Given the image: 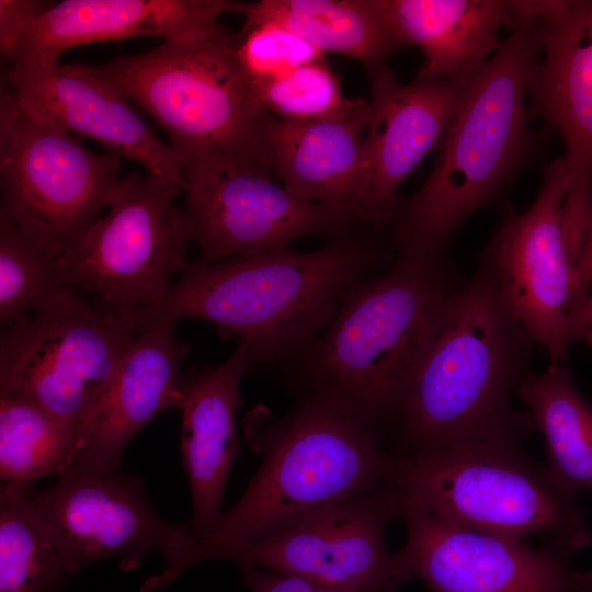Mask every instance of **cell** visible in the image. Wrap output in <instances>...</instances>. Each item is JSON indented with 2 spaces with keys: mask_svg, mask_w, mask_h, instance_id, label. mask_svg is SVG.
<instances>
[{
  "mask_svg": "<svg viewBox=\"0 0 592 592\" xmlns=\"http://www.w3.org/2000/svg\"><path fill=\"white\" fill-rule=\"evenodd\" d=\"M390 254L353 234L312 252L285 248L205 264L191 262L158 306L129 314L135 323L200 319L221 338H239L253 364L301 354L327 328L345 292L389 269Z\"/></svg>",
  "mask_w": 592,
  "mask_h": 592,
  "instance_id": "cell-1",
  "label": "cell"
},
{
  "mask_svg": "<svg viewBox=\"0 0 592 592\" xmlns=\"http://www.w3.org/2000/svg\"><path fill=\"white\" fill-rule=\"evenodd\" d=\"M244 433L263 455L244 492L208 536L147 578L140 592H161L198 562L227 559L311 512L375 486L392 465V455L372 429L314 396L280 418L257 406L246 415Z\"/></svg>",
  "mask_w": 592,
  "mask_h": 592,
  "instance_id": "cell-2",
  "label": "cell"
},
{
  "mask_svg": "<svg viewBox=\"0 0 592 592\" xmlns=\"http://www.w3.org/2000/svg\"><path fill=\"white\" fill-rule=\"evenodd\" d=\"M523 2L513 1L514 22L500 48L465 86L431 173L398 203L396 254L443 259L462 224L498 200L527 162V83L538 43L537 18Z\"/></svg>",
  "mask_w": 592,
  "mask_h": 592,
  "instance_id": "cell-3",
  "label": "cell"
},
{
  "mask_svg": "<svg viewBox=\"0 0 592 592\" xmlns=\"http://www.w3.org/2000/svg\"><path fill=\"white\" fill-rule=\"evenodd\" d=\"M533 339L480 266L458 287L394 418L389 452L407 457L517 439L534 424L510 401L528 371Z\"/></svg>",
  "mask_w": 592,
  "mask_h": 592,
  "instance_id": "cell-4",
  "label": "cell"
},
{
  "mask_svg": "<svg viewBox=\"0 0 592 592\" xmlns=\"http://www.w3.org/2000/svg\"><path fill=\"white\" fill-rule=\"evenodd\" d=\"M445 259L396 254L385 272L345 292L305 355L306 396L372 429L394 420L458 289Z\"/></svg>",
  "mask_w": 592,
  "mask_h": 592,
  "instance_id": "cell-5",
  "label": "cell"
},
{
  "mask_svg": "<svg viewBox=\"0 0 592 592\" xmlns=\"http://www.w3.org/2000/svg\"><path fill=\"white\" fill-rule=\"evenodd\" d=\"M389 478L399 510L418 509L458 528L522 540L538 536L568 556L592 540L576 496L525 455L517 439L392 456Z\"/></svg>",
  "mask_w": 592,
  "mask_h": 592,
  "instance_id": "cell-6",
  "label": "cell"
},
{
  "mask_svg": "<svg viewBox=\"0 0 592 592\" xmlns=\"http://www.w3.org/2000/svg\"><path fill=\"white\" fill-rule=\"evenodd\" d=\"M238 34L163 42L92 66L167 134L182 163L255 150L265 112L236 56Z\"/></svg>",
  "mask_w": 592,
  "mask_h": 592,
  "instance_id": "cell-7",
  "label": "cell"
},
{
  "mask_svg": "<svg viewBox=\"0 0 592 592\" xmlns=\"http://www.w3.org/2000/svg\"><path fill=\"white\" fill-rule=\"evenodd\" d=\"M137 331L127 317L68 289L2 328L0 395L27 399L82 434Z\"/></svg>",
  "mask_w": 592,
  "mask_h": 592,
  "instance_id": "cell-8",
  "label": "cell"
},
{
  "mask_svg": "<svg viewBox=\"0 0 592 592\" xmlns=\"http://www.w3.org/2000/svg\"><path fill=\"white\" fill-rule=\"evenodd\" d=\"M184 191L185 184L151 173L123 178L107 215L60 254L64 283L121 315L161 304L171 277L191 264L183 212L174 204Z\"/></svg>",
  "mask_w": 592,
  "mask_h": 592,
  "instance_id": "cell-9",
  "label": "cell"
},
{
  "mask_svg": "<svg viewBox=\"0 0 592 592\" xmlns=\"http://www.w3.org/2000/svg\"><path fill=\"white\" fill-rule=\"evenodd\" d=\"M182 175L186 232L205 264L289 248L305 236L337 239L358 221L299 198L257 151L191 160L182 163Z\"/></svg>",
  "mask_w": 592,
  "mask_h": 592,
  "instance_id": "cell-10",
  "label": "cell"
},
{
  "mask_svg": "<svg viewBox=\"0 0 592 592\" xmlns=\"http://www.w3.org/2000/svg\"><path fill=\"white\" fill-rule=\"evenodd\" d=\"M33 500L70 577L112 557L132 571L152 550L170 566L197 543L189 524L170 523L155 511L138 475L119 467L73 463L57 482L33 491Z\"/></svg>",
  "mask_w": 592,
  "mask_h": 592,
  "instance_id": "cell-11",
  "label": "cell"
},
{
  "mask_svg": "<svg viewBox=\"0 0 592 592\" xmlns=\"http://www.w3.org/2000/svg\"><path fill=\"white\" fill-rule=\"evenodd\" d=\"M398 514V491L387 476L232 551L227 560L348 592H394L411 579L398 553L386 547V527Z\"/></svg>",
  "mask_w": 592,
  "mask_h": 592,
  "instance_id": "cell-12",
  "label": "cell"
},
{
  "mask_svg": "<svg viewBox=\"0 0 592 592\" xmlns=\"http://www.w3.org/2000/svg\"><path fill=\"white\" fill-rule=\"evenodd\" d=\"M0 135V219L67 249L109 208L123 180L121 158L92 151L69 132L20 111Z\"/></svg>",
  "mask_w": 592,
  "mask_h": 592,
  "instance_id": "cell-13",
  "label": "cell"
},
{
  "mask_svg": "<svg viewBox=\"0 0 592 592\" xmlns=\"http://www.w3.org/2000/svg\"><path fill=\"white\" fill-rule=\"evenodd\" d=\"M569 181L560 156L545 168L532 205L523 213L505 212L480 264L508 310L546 349L551 363H563L571 343L574 260L563 227Z\"/></svg>",
  "mask_w": 592,
  "mask_h": 592,
  "instance_id": "cell-14",
  "label": "cell"
},
{
  "mask_svg": "<svg viewBox=\"0 0 592 592\" xmlns=\"http://www.w3.org/2000/svg\"><path fill=\"white\" fill-rule=\"evenodd\" d=\"M538 56L527 83L530 118L561 137L569 171L563 227L578 257L592 223V0L526 1Z\"/></svg>",
  "mask_w": 592,
  "mask_h": 592,
  "instance_id": "cell-15",
  "label": "cell"
},
{
  "mask_svg": "<svg viewBox=\"0 0 592 592\" xmlns=\"http://www.w3.org/2000/svg\"><path fill=\"white\" fill-rule=\"evenodd\" d=\"M407 539L398 555L431 592H573L580 571L570 556L527 540L448 525L401 508Z\"/></svg>",
  "mask_w": 592,
  "mask_h": 592,
  "instance_id": "cell-16",
  "label": "cell"
},
{
  "mask_svg": "<svg viewBox=\"0 0 592 592\" xmlns=\"http://www.w3.org/2000/svg\"><path fill=\"white\" fill-rule=\"evenodd\" d=\"M29 118L100 143L106 153L140 163L148 173L185 184L181 160L132 102L92 66L11 65L4 76Z\"/></svg>",
  "mask_w": 592,
  "mask_h": 592,
  "instance_id": "cell-17",
  "label": "cell"
},
{
  "mask_svg": "<svg viewBox=\"0 0 592 592\" xmlns=\"http://www.w3.org/2000/svg\"><path fill=\"white\" fill-rule=\"evenodd\" d=\"M368 77L358 214L361 220L378 229L391 224L401 183L440 147L466 84L402 83L387 65L369 71Z\"/></svg>",
  "mask_w": 592,
  "mask_h": 592,
  "instance_id": "cell-18",
  "label": "cell"
},
{
  "mask_svg": "<svg viewBox=\"0 0 592 592\" xmlns=\"http://www.w3.org/2000/svg\"><path fill=\"white\" fill-rule=\"evenodd\" d=\"M228 0H65L24 32L8 59L13 66L52 67L67 50L96 42L161 37L183 42L219 35Z\"/></svg>",
  "mask_w": 592,
  "mask_h": 592,
  "instance_id": "cell-19",
  "label": "cell"
},
{
  "mask_svg": "<svg viewBox=\"0 0 592 592\" xmlns=\"http://www.w3.org/2000/svg\"><path fill=\"white\" fill-rule=\"evenodd\" d=\"M175 325L153 318L137 326L105 399L81 434L72 464L119 467L135 435L161 412L180 407V368L190 344L177 338Z\"/></svg>",
  "mask_w": 592,
  "mask_h": 592,
  "instance_id": "cell-20",
  "label": "cell"
},
{
  "mask_svg": "<svg viewBox=\"0 0 592 592\" xmlns=\"http://www.w3.org/2000/svg\"><path fill=\"white\" fill-rule=\"evenodd\" d=\"M253 366L248 348L239 342L223 364L182 377L180 448L193 502L189 525L197 542L216 528L224 513L223 498L239 452V386Z\"/></svg>",
  "mask_w": 592,
  "mask_h": 592,
  "instance_id": "cell-21",
  "label": "cell"
},
{
  "mask_svg": "<svg viewBox=\"0 0 592 592\" xmlns=\"http://www.w3.org/2000/svg\"><path fill=\"white\" fill-rule=\"evenodd\" d=\"M366 112L367 101L350 113L315 122H288L265 113L258 126L255 150L299 198L361 220Z\"/></svg>",
  "mask_w": 592,
  "mask_h": 592,
  "instance_id": "cell-22",
  "label": "cell"
},
{
  "mask_svg": "<svg viewBox=\"0 0 592 592\" xmlns=\"http://www.w3.org/2000/svg\"><path fill=\"white\" fill-rule=\"evenodd\" d=\"M402 44L424 56L417 81L467 84L500 48L514 22L506 0H375Z\"/></svg>",
  "mask_w": 592,
  "mask_h": 592,
  "instance_id": "cell-23",
  "label": "cell"
},
{
  "mask_svg": "<svg viewBox=\"0 0 592 592\" xmlns=\"http://www.w3.org/2000/svg\"><path fill=\"white\" fill-rule=\"evenodd\" d=\"M232 12L244 19L242 30L276 22L316 48L356 60L367 71L386 65L402 48L375 0H261L237 2Z\"/></svg>",
  "mask_w": 592,
  "mask_h": 592,
  "instance_id": "cell-24",
  "label": "cell"
},
{
  "mask_svg": "<svg viewBox=\"0 0 592 592\" xmlns=\"http://www.w3.org/2000/svg\"><path fill=\"white\" fill-rule=\"evenodd\" d=\"M516 395L531 409L546 445L547 469L569 493L592 491V406L563 363L530 373Z\"/></svg>",
  "mask_w": 592,
  "mask_h": 592,
  "instance_id": "cell-25",
  "label": "cell"
},
{
  "mask_svg": "<svg viewBox=\"0 0 592 592\" xmlns=\"http://www.w3.org/2000/svg\"><path fill=\"white\" fill-rule=\"evenodd\" d=\"M81 433L38 405L0 395L1 483L33 488L39 479L60 476L72 464Z\"/></svg>",
  "mask_w": 592,
  "mask_h": 592,
  "instance_id": "cell-26",
  "label": "cell"
},
{
  "mask_svg": "<svg viewBox=\"0 0 592 592\" xmlns=\"http://www.w3.org/2000/svg\"><path fill=\"white\" fill-rule=\"evenodd\" d=\"M33 491L0 485V592H65L70 577Z\"/></svg>",
  "mask_w": 592,
  "mask_h": 592,
  "instance_id": "cell-27",
  "label": "cell"
},
{
  "mask_svg": "<svg viewBox=\"0 0 592 592\" xmlns=\"http://www.w3.org/2000/svg\"><path fill=\"white\" fill-rule=\"evenodd\" d=\"M65 247L42 232L0 219V320L16 322L69 288L58 259Z\"/></svg>",
  "mask_w": 592,
  "mask_h": 592,
  "instance_id": "cell-28",
  "label": "cell"
},
{
  "mask_svg": "<svg viewBox=\"0 0 592 592\" xmlns=\"http://www.w3.org/2000/svg\"><path fill=\"white\" fill-rule=\"evenodd\" d=\"M253 86L263 111L288 122L332 118L364 103L362 99L344 95L338 75L325 58Z\"/></svg>",
  "mask_w": 592,
  "mask_h": 592,
  "instance_id": "cell-29",
  "label": "cell"
},
{
  "mask_svg": "<svg viewBox=\"0 0 592 592\" xmlns=\"http://www.w3.org/2000/svg\"><path fill=\"white\" fill-rule=\"evenodd\" d=\"M237 60L253 83L276 79L325 54L296 32L276 22H263L241 30L236 45Z\"/></svg>",
  "mask_w": 592,
  "mask_h": 592,
  "instance_id": "cell-30",
  "label": "cell"
},
{
  "mask_svg": "<svg viewBox=\"0 0 592 592\" xmlns=\"http://www.w3.org/2000/svg\"><path fill=\"white\" fill-rule=\"evenodd\" d=\"M54 4L38 0H0V48L7 60L29 26Z\"/></svg>",
  "mask_w": 592,
  "mask_h": 592,
  "instance_id": "cell-31",
  "label": "cell"
},
{
  "mask_svg": "<svg viewBox=\"0 0 592 592\" xmlns=\"http://www.w3.org/2000/svg\"><path fill=\"white\" fill-rule=\"evenodd\" d=\"M238 566L241 569L242 578L249 592H348L295 576L262 571L249 563Z\"/></svg>",
  "mask_w": 592,
  "mask_h": 592,
  "instance_id": "cell-32",
  "label": "cell"
},
{
  "mask_svg": "<svg viewBox=\"0 0 592 592\" xmlns=\"http://www.w3.org/2000/svg\"><path fill=\"white\" fill-rule=\"evenodd\" d=\"M592 288V223L588 229L581 251L574 265L573 307L581 304ZM572 311V310H571Z\"/></svg>",
  "mask_w": 592,
  "mask_h": 592,
  "instance_id": "cell-33",
  "label": "cell"
},
{
  "mask_svg": "<svg viewBox=\"0 0 592 592\" xmlns=\"http://www.w3.org/2000/svg\"><path fill=\"white\" fill-rule=\"evenodd\" d=\"M569 333L571 342L580 341L592 345V294L570 312Z\"/></svg>",
  "mask_w": 592,
  "mask_h": 592,
  "instance_id": "cell-34",
  "label": "cell"
},
{
  "mask_svg": "<svg viewBox=\"0 0 592 592\" xmlns=\"http://www.w3.org/2000/svg\"><path fill=\"white\" fill-rule=\"evenodd\" d=\"M573 592H592V570L581 572Z\"/></svg>",
  "mask_w": 592,
  "mask_h": 592,
  "instance_id": "cell-35",
  "label": "cell"
}]
</instances>
